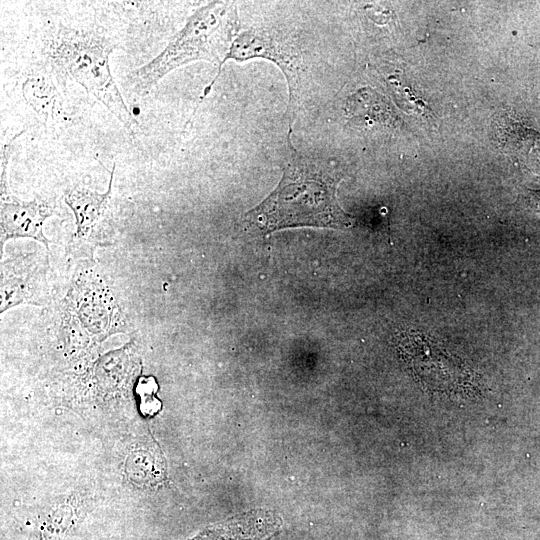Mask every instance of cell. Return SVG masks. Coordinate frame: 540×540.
I'll list each match as a JSON object with an SVG mask.
<instances>
[{
  "mask_svg": "<svg viewBox=\"0 0 540 540\" xmlns=\"http://www.w3.org/2000/svg\"><path fill=\"white\" fill-rule=\"evenodd\" d=\"M339 181L324 165L303 158L291 148L276 189L250 210L245 220L263 234L298 226L350 227L353 219L337 200Z\"/></svg>",
  "mask_w": 540,
  "mask_h": 540,
  "instance_id": "cell-1",
  "label": "cell"
},
{
  "mask_svg": "<svg viewBox=\"0 0 540 540\" xmlns=\"http://www.w3.org/2000/svg\"><path fill=\"white\" fill-rule=\"evenodd\" d=\"M117 48L116 42L96 31L60 26L47 39L44 55L59 82L63 79L64 84L68 78L81 85L135 134L139 123L125 104L110 69L109 57Z\"/></svg>",
  "mask_w": 540,
  "mask_h": 540,
  "instance_id": "cell-2",
  "label": "cell"
},
{
  "mask_svg": "<svg viewBox=\"0 0 540 540\" xmlns=\"http://www.w3.org/2000/svg\"><path fill=\"white\" fill-rule=\"evenodd\" d=\"M234 21V13L223 2L214 1L202 6L161 53L127 75L129 89L144 95L171 71L197 60L216 62L219 67V55L230 40Z\"/></svg>",
  "mask_w": 540,
  "mask_h": 540,
  "instance_id": "cell-3",
  "label": "cell"
},
{
  "mask_svg": "<svg viewBox=\"0 0 540 540\" xmlns=\"http://www.w3.org/2000/svg\"><path fill=\"white\" fill-rule=\"evenodd\" d=\"M1 268V313L22 303L43 304L44 263L32 260V255L19 256L2 262Z\"/></svg>",
  "mask_w": 540,
  "mask_h": 540,
  "instance_id": "cell-4",
  "label": "cell"
},
{
  "mask_svg": "<svg viewBox=\"0 0 540 540\" xmlns=\"http://www.w3.org/2000/svg\"><path fill=\"white\" fill-rule=\"evenodd\" d=\"M54 214L53 206L44 200L23 201L13 195L1 197V247L11 238H33L49 250L50 241L44 235V222Z\"/></svg>",
  "mask_w": 540,
  "mask_h": 540,
  "instance_id": "cell-5",
  "label": "cell"
},
{
  "mask_svg": "<svg viewBox=\"0 0 540 540\" xmlns=\"http://www.w3.org/2000/svg\"><path fill=\"white\" fill-rule=\"evenodd\" d=\"M115 168L116 165L114 164L110 174L108 189L104 193L79 186L66 190L64 200L75 217L76 238H86L104 214L111 196Z\"/></svg>",
  "mask_w": 540,
  "mask_h": 540,
  "instance_id": "cell-6",
  "label": "cell"
},
{
  "mask_svg": "<svg viewBox=\"0 0 540 540\" xmlns=\"http://www.w3.org/2000/svg\"><path fill=\"white\" fill-rule=\"evenodd\" d=\"M124 473L134 485L155 487L166 478V461L155 440L135 445L125 460Z\"/></svg>",
  "mask_w": 540,
  "mask_h": 540,
  "instance_id": "cell-7",
  "label": "cell"
},
{
  "mask_svg": "<svg viewBox=\"0 0 540 540\" xmlns=\"http://www.w3.org/2000/svg\"><path fill=\"white\" fill-rule=\"evenodd\" d=\"M79 518V502L69 497L56 504L46 515L33 540H63Z\"/></svg>",
  "mask_w": 540,
  "mask_h": 540,
  "instance_id": "cell-8",
  "label": "cell"
},
{
  "mask_svg": "<svg viewBox=\"0 0 540 540\" xmlns=\"http://www.w3.org/2000/svg\"><path fill=\"white\" fill-rule=\"evenodd\" d=\"M23 96L26 102L45 119L60 113L59 94L53 83L44 76H32L23 84Z\"/></svg>",
  "mask_w": 540,
  "mask_h": 540,
  "instance_id": "cell-9",
  "label": "cell"
},
{
  "mask_svg": "<svg viewBox=\"0 0 540 540\" xmlns=\"http://www.w3.org/2000/svg\"><path fill=\"white\" fill-rule=\"evenodd\" d=\"M140 396V410L144 416H153L161 409V402L155 397L157 384L153 377H143L137 385Z\"/></svg>",
  "mask_w": 540,
  "mask_h": 540,
  "instance_id": "cell-10",
  "label": "cell"
},
{
  "mask_svg": "<svg viewBox=\"0 0 540 540\" xmlns=\"http://www.w3.org/2000/svg\"><path fill=\"white\" fill-rule=\"evenodd\" d=\"M23 132V131H22ZM22 132L17 133L12 139L8 140L1 148V175H0V188H1V197L9 195L8 184H7V167L9 159L13 150V142L19 137Z\"/></svg>",
  "mask_w": 540,
  "mask_h": 540,
  "instance_id": "cell-11",
  "label": "cell"
}]
</instances>
